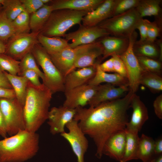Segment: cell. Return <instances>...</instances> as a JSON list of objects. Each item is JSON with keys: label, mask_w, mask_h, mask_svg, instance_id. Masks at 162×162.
<instances>
[{"label": "cell", "mask_w": 162, "mask_h": 162, "mask_svg": "<svg viewBox=\"0 0 162 162\" xmlns=\"http://www.w3.org/2000/svg\"><path fill=\"white\" fill-rule=\"evenodd\" d=\"M134 93L129 90L124 97L88 108L75 109L74 119L85 134L92 139L96 147V156L100 158L106 140L111 135L124 130L128 122L127 110Z\"/></svg>", "instance_id": "1"}, {"label": "cell", "mask_w": 162, "mask_h": 162, "mask_svg": "<svg viewBox=\"0 0 162 162\" xmlns=\"http://www.w3.org/2000/svg\"><path fill=\"white\" fill-rule=\"evenodd\" d=\"M52 94L43 83L36 86L28 81L23 106L25 130L36 133L47 120Z\"/></svg>", "instance_id": "2"}, {"label": "cell", "mask_w": 162, "mask_h": 162, "mask_svg": "<svg viewBox=\"0 0 162 162\" xmlns=\"http://www.w3.org/2000/svg\"><path fill=\"white\" fill-rule=\"evenodd\" d=\"M39 136L25 129L0 140V162H22L32 158L39 149Z\"/></svg>", "instance_id": "3"}, {"label": "cell", "mask_w": 162, "mask_h": 162, "mask_svg": "<svg viewBox=\"0 0 162 162\" xmlns=\"http://www.w3.org/2000/svg\"><path fill=\"white\" fill-rule=\"evenodd\" d=\"M89 12L68 9L53 11L40 34L47 37H64L74 26L81 23Z\"/></svg>", "instance_id": "4"}, {"label": "cell", "mask_w": 162, "mask_h": 162, "mask_svg": "<svg viewBox=\"0 0 162 162\" xmlns=\"http://www.w3.org/2000/svg\"><path fill=\"white\" fill-rule=\"evenodd\" d=\"M31 52L43 71V83L52 94L64 92V77L55 66L49 54L39 43L34 46Z\"/></svg>", "instance_id": "5"}, {"label": "cell", "mask_w": 162, "mask_h": 162, "mask_svg": "<svg viewBox=\"0 0 162 162\" xmlns=\"http://www.w3.org/2000/svg\"><path fill=\"white\" fill-rule=\"evenodd\" d=\"M141 18L135 8L112 16L98 26L112 36L129 38L135 31Z\"/></svg>", "instance_id": "6"}, {"label": "cell", "mask_w": 162, "mask_h": 162, "mask_svg": "<svg viewBox=\"0 0 162 162\" xmlns=\"http://www.w3.org/2000/svg\"><path fill=\"white\" fill-rule=\"evenodd\" d=\"M0 109L10 136L25 129L23 106L14 98H0Z\"/></svg>", "instance_id": "7"}, {"label": "cell", "mask_w": 162, "mask_h": 162, "mask_svg": "<svg viewBox=\"0 0 162 162\" xmlns=\"http://www.w3.org/2000/svg\"><path fill=\"white\" fill-rule=\"evenodd\" d=\"M137 36L135 31L130 35L128 48L123 54L119 56L126 67L129 89L134 93H136L139 88L140 79L143 71L133 50V45L136 40Z\"/></svg>", "instance_id": "8"}, {"label": "cell", "mask_w": 162, "mask_h": 162, "mask_svg": "<svg viewBox=\"0 0 162 162\" xmlns=\"http://www.w3.org/2000/svg\"><path fill=\"white\" fill-rule=\"evenodd\" d=\"M40 32L14 34L6 43L5 54L19 61L31 52L34 46L38 43Z\"/></svg>", "instance_id": "9"}, {"label": "cell", "mask_w": 162, "mask_h": 162, "mask_svg": "<svg viewBox=\"0 0 162 162\" xmlns=\"http://www.w3.org/2000/svg\"><path fill=\"white\" fill-rule=\"evenodd\" d=\"M66 127L68 132L60 134L69 143L78 162H84V156L88 146V141L81 129L78 121L74 119L68 123Z\"/></svg>", "instance_id": "10"}, {"label": "cell", "mask_w": 162, "mask_h": 162, "mask_svg": "<svg viewBox=\"0 0 162 162\" xmlns=\"http://www.w3.org/2000/svg\"><path fill=\"white\" fill-rule=\"evenodd\" d=\"M109 35L105 30L98 26L89 27L80 25L77 30L66 34L64 37L68 41H71L69 44V46L74 48L93 43L97 39Z\"/></svg>", "instance_id": "11"}, {"label": "cell", "mask_w": 162, "mask_h": 162, "mask_svg": "<svg viewBox=\"0 0 162 162\" xmlns=\"http://www.w3.org/2000/svg\"><path fill=\"white\" fill-rule=\"evenodd\" d=\"M98 86L86 84L64 92L65 99L63 106L73 109L83 107L93 97Z\"/></svg>", "instance_id": "12"}, {"label": "cell", "mask_w": 162, "mask_h": 162, "mask_svg": "<svg viewBox=\"0 0 162 162\" xmlns=\"http://www.w3.org/2000/svg\"><path fill=\"white\" fill-rule=\"evenodd\" d=\"M76 53L74 68H81L94 65L96 59L103 55V48L99 41L75 47Z\"/></svg>", "instance_id": "13"}, {"label": "cell", "mask_w": 162, "mask_h": 162, "mask_svg": "<svg viewBox=\"0 0 162 162\" xmlns=\"http://www.w3.org/2000/svg\"><path fill=\"white\" fill-rule=\"evenodd\" d=\"M76 110L63 106L52 108L48 113V124L50 133L52 135L65 132L66 124L74 119Z\"/></svg>", "instance_id": "14"}, {"label": "cell", "mask_w": 162, "mask_h": 162, "mask_svg": "<svg viewBox=\"0 0 162 162\" xmlns=\"http://www.w3.org/2000/svg\"><path fill=\"white\" fill-rule=\"evenodd\" d=\"M130 107L132 108V113L130 121L126 124L125 129L138 134L148 118V110L140 96L136 93L132 96Z\"/></svg>", "instance_id": "15"}, {"label": "cell", "mask_w": 162, "mask_h": 162, "mask_svg": "<svg viewBox=\"0 0 162 162\" xmlns=\"http://www.w3.org/2000/svg\"><path fill=\"white\" fill-rule=\"evenodd\" d=\"M128 86H117L110 84L100 85L95 94L88 103L89 107H95L100 104L121 98L129 91Z\"/></svg>", "instance_id": "16"}, {"label": "cell", "mask_w": 162, "mask_h": 162, "mask_svg": "<svg viewBox=\"0 0 162 162\" xmlns=\"http://www.w3.org/2000/svg\"><path fill=\"white\" fill-rule=\"evenodd\" d=\"M117 0H104L93 10L88 13L83 18L82 25L92 27L97 26L106 20L112 17Z\"/></svg>", "instance_id": "17"}, {"label": "cell", "mask_w": 162, "mask_h": 162, "mask_svg": "<svg viewBox=\"0 0 162 162\" xmlns=\"http://www.w3.org/2000/svg\"><path fill=\"white\" fill-rule=\"evenodd\" d=\"M76 48L69 46L59 51L49 54L52 62L64 76L75 70L74 64L76 56Z\"/></svg>", "instance_id": "18"}, {"label": "cell", "mask_w": 162, "mask_h": 162, "mask_svg": "<svg viewBox=\"0 0 162 162\" xmlns=\"http://www.w3.org/2000/svg\"><path fill=\"white\" fill-rule=\"evenodd\" d=\"M96 64L75 69L67 74L64 78V92L87 84L95 74Z\"/></svg>", "instance_id": "19"}, {"label": "cell", "mask_w": 162, "mask_h": 162, "mask_svg": "<svg viewBox=\"0 0 162 162\" xmlns=\"http://www.w3.org/2000/svg\"><path fill=\"white\" fill-rule=\"evenodd\" d=\"M125 143V130L116 132L105 142L103 149V154L120 162L124 155Z\"/></svg>", "instance_id": "20"}, {"label": "cell", "mask_w": 162, "mask_h": 162, "mask_svg": "<svg viewBox=\"0 0 162 162\" xmlns=\"http://www.w3.org/2000/svg\"><path fill=\"white\" fill-rule=\"evenodd\" d=\"M104 0H56L52 1L50 5L52 11L68 9L91 12L101 4Z\"/></svg>", "instance_id": "21"}, {"label": "cell", "mask_w": 162, "mask_h": 162, "mask_svg": "<svg viewBox=\"0 0 162 162\" xmlns=\"http://www.w3.org/2000/svg\"><path fill=\"white\" fill-rule=\"evenodd\" d=\"M98 41L102 45L103 53L102 60L115 55H121L127 49L129 43V38L105 36Z\"/></svg>", "instance_id": "22"}, {"label": "cell", "mask_w": 162, "mask_h": 162, "mask_svg": "<svg viewBox=\"0 0 162 162\" xmlns=\"http://www.w3.org/2000/svg\"><path fill=\"white\" fill-rule=\"evenodd\" d=\"M99 64L96 63L95 74L88 82V84L93 86H98L102 83L106 82L117 86H128L127 78L115 73L114 74H108L102 71L99 67Z\"/></svg>", "instance_id": "23"}, {"label": "cell", "mask_w": 162, "mask_h": 162, "mask_svg": "<svg viewBox=\"0 0 162 162\" xmlns=\"http://www.w3.org/2000/svg\"><path fill=\"white\" fill-rule=\"evenodd\" d=\"M133 50L136 56H145L162 62L159 47L155 42L147 40L143 41L136 40L134 43Z\"/></svg>", "instance_id": "24"}, {"label": "cell", "mask_w": 162, "mask_h": 162, "mask_svg": "<svg viewBox=\"0 0 162 162\" xmlns=\"http://www.w3.org/2000/svg\"><path fill=\"white\" fill-rule=\"evenodd\" d=\"M38 41L49 54L54 53L69 46L68 41L60 37H47L39 34Z\"/></svg>", "instance_id": "25"}, {"label": "cell", "mask_w": 162, "mask_h": 162, "mask_svg": "<svg viewBox=\"0 0 162 162\" xmlns=\"http://www.w3.org/2000/svg\"><path fill=\"white\" fill-rule=\"evenodd\" d=\"M3 72L12 87L16 99L24 106L28 80L24 76L12 75L6 71Z\"/></svg>", "instance_id": "26"}, {"label": "cell", "mask_w": 162, "mask_h": 162, "mask_svg": "<svg viewBox=\"0 0 162 162\" xmlns=\"http://www.w3.org/2000/svg\"><path fill=\"white\" fill-rule=\"evenodd\" d=\"M50 5L45 4L30 16L29 24L32 32H40L52 11Z\"/></svg>", "instance_id": "27"}, {"label": "cell", "mask_w": 162, "mask_h": 162, "mask_svg": "<svg viewBox=\"0 0 162 162\" xmlns=\"http://www.w3.org/2000/svg\"><path fill=\"white\" fill-rule=\"evenodd\" d=\"M161 0H140L135 8L141 18L154 16L158 19L160 17Z\"/></svg>", "instance_id": "28"}, {"label": "cell", "mask_w": 162, "mask_h": 162, "mask_svg": "<svg viewBox=\"0 0 162 162\" xmlns=\"http://www.w3.org/2000/svg\"><path fill=\"white\" fill-rule=\"evenodd\" d=\"M154 140L151 137L142 134L139 137L137 152V159L145 162L154 155Z\"/></svg>", "instance_id": "29"}, {"label": "cell", "mask_w": 162, "mask_h": 162, "mask_svg": "<svg viewBox=\"0 0 162 162\" xmlns=\"http://www.w3.org/2000/svg\"><path fill=\"white\" fill-rule=\"evenodd\" d=\"M126 143L122 158L120 162H127L137 159L136 154L139 137L138 134L125 129Z\"/></svg>", "instance_id": "30"}, {"label": "cell", "mask_w": 162, "mask_h": 162, "mask_svg": "<svg viewBox=\"0 0 162 162\" xmlns=\"http://www.w3.org/2000/svg\"><path fill=\"white\" fill-rule=\"evenodd\" d=\"M140 84L147 88L153 93L160 92L162 90L161 75L143 71L140 79Z\"/></svg>", "instance_id": "31"}, {"label": "cell", "mask_w": 162, "mask_h": 162, "mask_svg": "<svg viewBox=\"0 0 162 162\" xmlns=\"http://www.w3.org/2000/svg\"><path fill=\"white\" fill-rule=\"evenodd\" d=\"M15 33L12 22L8 18L2 8L0 11V40L6 44Z\"/></svg>", "instance_id": "32"}, {"label": "cell", "mask_w": 162, "mask_h": 162, "mask_svg": "<svg viewBox=\"0 0 162 162\" xmlns=\"http://www.w3.org/2000/svg\"><path fill=\"white\" fill-rule=\"evenodd\" d=\"M2 6L6 16L12 22L25 10L20 0H4Z\"/></svg>", "instance_id": "33"}, {"label": "cell", "mask_w": 162, "mask_h": 162, "mask_svg": "<svg viewBox=\"0 0 162 162\" xmlns=\"http://www.w3.org/2000/svg\"><path fill=\"white\" fill-rule=\"evenodd\" d=\"M20 61L5 54H0V70L8 71L12 75H17L20 71Z\"/></svg>", "instance_id": "34"}, {"label": "cell", "mask_w": 162, "mask_h": 162, "mask_svg": "<svg viewBox=\"0 0 162 162\" xmlns=\"http://www.w3.org/2000/svg\"><path fill=\"white\" fill-rule=\"evenodd\" d=\"M139 64L143 71L161 75L162 64L159 60L145 56H136Z\"/></svg>", "instance_id": "35"}, {"label": "cell", "mask_w": 162, "mask_h": 162, "mask_svg": "<svg viewBox=\"0 0 162 162\" xmlns=\"http://www.w3.org/2000/svg\"><path fill=\"white\" fill-rule=\"evenodd\" d=\"M29 14L25 10L22 12L12 21L15 34L30 32Z\"/></svg>", "instance_id": "36"}, {"label": "cell", "mask_w": 162, "mask_h": 162, "mask_svg": "<svg viewBox=\"0 0 162 162\" xmlns=\"http://www.w3.org/2000/svg\"><path fill=\"white\" fill-rule=\"evenodd\" d=\"M20 61V71L26 70H34L37 73L42 81H43L44 79V74L38 67L32 52L26 54Z\"/></svg>", "instance_id": "37"}, {"label": "cell", "mask_w": 162, "mask_h": 162, "mask_svg": "<svg viewBox=\"0 0 162 162\" xmlns=\"http://www.w3.org/2000/svg\"><path fill=\"white\" fill-rule=\"evenodd\" d=\"M140 0H117L115 4L112 16L124 13L132 9L135 8Z\"/></svg>", "instance_id": "38"}, {"label": "cell", "mask_w": 162, "mask_h": 162, "mask_svg": "<svg viewBox=\"0 0 162 162\" xmlns=\"http://www.w3.org/2000/svg\"><path fill=\"white\" fill-rule=\"evenodd\" d=\"M147 27L146 40L151 42H155L160 33L161 29L156 22H151L146 20Z\"/></svg>", "instance_id": "39"}, {"label": "cell", "mask_w": 162, "mask_h": 162, "mask_svg": "<svg viewBox=\"0 0 162 162\" xmlns=\"http://www.w3.org/2000/svg\"><path fill=\"white\" fill-rule=\"evenodd\" d=\"M25 10L32 14L42 7L44 4L41 0H20Z\"/></svg>", "instance_id": "40"}, {"label": "cell", "mask_w": 162, "mask_h": 162, "mask_svg": "<svg viewBox=\"0 0 162 162\" xmlns=\"http://www.w3.org/2000/svg\"><path fill=\"white\" fill-rule=\"evenodd\" d=\"M111 57L113 58L114 72L127 78V74L126 67L122 59L119 56L116 55H114Z\"/></svg>", "instance_id": "41"}, {"label": "cell", "mask_w": 162, "mask_h": 162, "mask_svg": "<svg viewBox=\"0 0 162 162\" xmlns=\"http://www.w3.org/2000/svg\"><path fill=\"white\" fill-rule=\"evenodd\" d=\"M18 76L26 78L31 83L36 86H40L42 84L39 80L40 77L36 72L31 70H26L20 71Z\"/></svg>", "instance_id": "42"}, {"label": "cell", "mask_w": 162, "mask_h": 162, "mask_svg": "<svg viewBox=\"0 0 162 162\" xmlns=\"http://www.w3.org/2000/svg\"><path fill=\"white\" fill-rule=\"evenodd\" d=\"M136 29L138 30L140 34V41H143L147 39V27L146 19L141 18L138 23Z\"/></svg>", "instance_id": "43"}, {"label": "cell", "mask_w": 162, "mask_h": 162, "mask_svg": "<svg viewBox=\"0 0 162 162\" xmlns=\"http://www.w3.org/2000/svg\"><path fill=\"white\" fill-rule=\"evenodd\" d=\"M153 106L155 115L159 119H162V94H160L154 100Z\"/></svg>", "instance_id": "44"}, {"label": "cell", "mask_w": 162, "mask_h": 162, "mask_svg": "<svg viewBox=\"0 0 162 162\" xmlns=\"http://www.w3.org/2000/svg\"><path fill=\"white\" fill-rule=\"evenodd\" d=\"M99 66L100 69L104 72H114L113 58L112 57L102 63L99 64Z\"/></svg>", "instance_id": "45"}, {"label": "cell", "mask_w": 162, "mask_h": 162, "mask_svg": "<svg viewBox=\"0 0 162 162\" xmlns=\"http://www.w3.org/2000/svg\"><path fill=\"white\" fill-rule=\"evenodd\" d=\"M0 98H16L13 89H8L0 87Z\"/></svg>", "instance_id": "46"}, {"label": "cell", "mask_w": 162, "mask_h": 162, "mask_svg": "<svg viewBox=\"0 0 162 162\" xmlns=\"http://www.w3.org/2000/svg\"><path fill=\"white\" fill-rule=\"evenodd\" d=\"M0 87L8 89H13L12 86L4 72L0 70Z\"/></svg>", "instance_id": "47"}, {"label": "cell", "mask_w": 162, "mask_h": 162, "mask_svg": "<svg viewBox=\"0 0 162 162\" xmlns=\"http://www.w3.org/2000/svg\"><path fill=\"white\" fill-rule=\"evenodd\" d=\"M7 135L5 122L0 109V136L4 138L7 137Z\"/></svg>", "instance_id": "48"}, {"label": "cell", "mask_w": 162, "mask_h": 162, "mask_svg": "<svg viewBox=\"0 0 162 162\" xmlns=\"http://www.w3.org/2000/svg\"><path fill=\"white\" fill-rule=\"evenodd\" d=\"M154 153L155 155L162 154V138L160 137L154 140Z\"/></svg>", "instance_id": "49"}, {"label": "cell", "mask_w": 162, "mask_h": 162, "mask_svg": "<svg viewBox=\"0 0 162 162\" xmlns=\"http://www.w3.org/2000/svg\"><path fill=\"white\" fill-rule=\"evenodd\" d=\"M145 162H162V154L154 155L151 158Z\"/></svg>", "instance_id": "50"}, {"label": "cell", "mask_w": 162, "mask_h": 162, "mask_svg": "<svg viewBox=\"0 0 162 162\" xmlns=\"http://www.w3.org/2000/svg\"><path fill=\"white\" fill-rule=\"evenodd\" d=\"M5 44L0 40V54L4 53L6 50Z\"/></svg>", "instance_id": "51"}, {"label": "cell", "mask_w": 162, "mask_h": 162, "mask_svg": "<svg viewBox=\"0 0 162 162\" xmlns=\"http://www.w3.org/2000/svg\"><path fill=\"white\" fill-rule=\"evenodd\" d=\"M155 42L159 47L160 51V58L162 59V42L161 40L160 39L158 40L157 41H155Z\"/></svg>", "instance_id": "52"}, {"label": "cell", "mask_w": 162, "mask_h": 162, "mask_svg": "<svg viewBox=\"0 0 162 162\" xmlns=\"http://www.w3.org/2000/svg\"><path fill=\"white\" fill-rule=\"evenodd\" d=\"M41 1L43 3L44 5L45 4L51 2V0H41Z\"/></svg>", "instance_id": "53"}, {"label": "cell", "mask_w": 162, "mask_h": 162, "mask_svg": "<svg viewBox=\"0 0 162 162\" xmlns=\"http://www.w3.org/2000/svg\"><path fill=\"white\" fill-rule=\"evenodd\" d=\"M3 8L2 6L0 7V11Z\"/></svg>", "instance_id": "54"}]
</instances>
